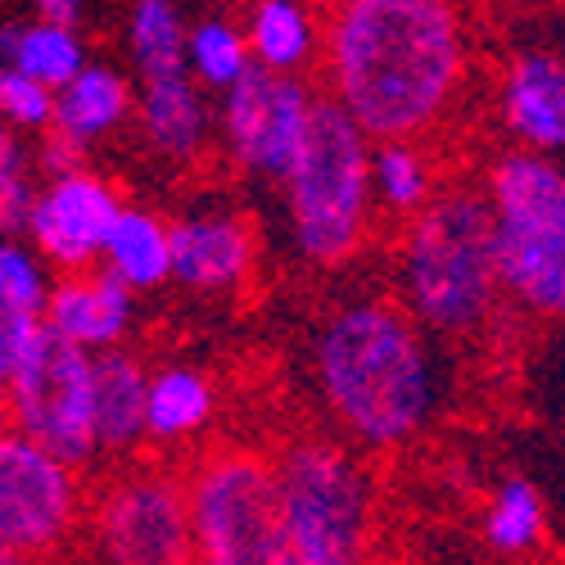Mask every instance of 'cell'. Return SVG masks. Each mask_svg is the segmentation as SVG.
<instances>
[{
    "label": "cell",
    "instance_id": "obj_1",
    "mask_svg": "<svg viewBox=\"0 0 565 565\" xmlns=\"http://www.w3.org/2000/svg\"><path fill=\"white\" fill-rule=\"evenodd\" d=\"M321 96L371 146L430 140L466 96L470 28L444 0H340L321 10Z\"/></svg>",
    "mask_w": 565,
    "mask_h": 565
},
{
    "label": "cell",
    "instance_id": "obj_2",
    "mask_svg": "<svg viewBox=\"0 0 565 565\" xmlns=\"http://www.w3.org/2000/svg\"><path fill=\"white\" fill-rule=\"evenodd\" d=\"M308 375L335 435L366 457L412 448L444 398L430 335L390 295H353L326 312L308 344Z\"/></svg>",
    "mask_w": 565,
    "mask_h": 565
},
{
    "label": "cell",
    "instance_id": "obj_3",
    "mask_svg": "<svg viewBox=\"0 0 565 565\" xmlns=\"http://www.w3.org/2000/svg\"><path fill=\"white\" fill-rule=\"evenodd\" d=\"M398 303L430 340H476L502 312L498 226L480 181H448L394 241Z\"/></svg>",
    "mask_w": 565,
    "mask_h": 565
},
{
    "label": "cell",
    "instance_id": "obj_4",
    "mask_svg": "<svg viewBox=\"0 0 565 565\" xmlns=\"http://www.w3.org/2000/svg\"><path fill=\"white\" fill-rule=\"evenodd\" d=\"M280 507L303 565H375L381 480L340 435L299 430L271 452Z\"/></svg>",
    "mask_w": 565,
    "mask_h": 565
},
{
    "label": "cell",
    "instance_id": "obj_5",
    "mask_svg": "<svg viewBox=\"0 0 565 565\" xmlns=\"http://www.w3.org/2000/svg\"><path fill=\"white\" fill-rule=\"evenodd\" d=\"M286 195L290 249L317 267H349L375 235V195H371V140L358 122L321 96L312 131L290 177L280 181Z\"/></svg>",
    "mask_w": 565,
    "mask_h": 565
},
{
    "label": "cell",
    "instance_id": "obj_6",
    "mask_svg": "<svg viewBox=\"0 0 565 565\" xmlns=\"http://www.w3.org/2000/svg\"><path fill=\"white\" fill-rule=\"evenodd\" d=\"M480 185L498 226L507 303L543 321H565V163L498 150Z\"/></svg>",
    "mask_w": 565,
    "mask_h": 565
},
{
    "label": "cell",
    "instance_id": "obj_7",
    "mask_svg": "<svg viewBox=\"0 0 565 565\" xmlns=\"http://www.w3.org/2000/svg\"><path fill=\"white\" fill-rule=\"evenodd\" d=\"M200 565H303L280 507L271 452L217 444L185 470Z\"/></svg>",
    "mask_w": 565,
    "mask_h": 565
},
{
    "label": "cell",
    "instance_id": "obj_8",
    "mask_svg": "<svg viewBox=\"0 0 565 565\" xmlns=\"http://www.w3.org/2000/svg\"><path fill=\"white\" fill-rule=\"evenodd\" d=\"M86 521L100 565H200L185 476L159 461L109 470Z\"/></svg>",
    "mask_w": 565,
    "mask_h": 565
},
{
    "label": "cell",
    "instance_id": "obj_9",
    "mask_svg": "<svg viewBox=\"0 0 565 565\" xmlns=\"http://www.w3.org/2000/svg\"><path fill=\"white\" fill-rule=\"evenodd\" d=\"M6 426L73 470L96 466V358L45 326L6 381Z\"/></svg>",
    "mask_w": 565,
    "mask_h": 565
},
{
    "label": "cell",
    "instance_id": "obj_10",
    "mask_svg": "<svg viewBox=\"0 0 565 565\" xmlns=\"http://www.w3.org/2000/svg\"><path fill=\"white\" fill-rule=\"evenodd\" d=\"M86 515L82 470L19 430H0V547L28 565L60 556Z\"/></svg>",
    "mask_w": 565,
    "mask_h": 565
},
{
    "label": "cell",
    "instance_id": "obj_11",
    "mask_svg": "<svg viewBox=\"0 0 565 565\" xmlns=\"http://www.w3.org/2000/svg\"><path fill=\"white\" fill-rule=\"evenodd\" d=\"M317 105L321 90L312 82L254 68L217 105V140L226 159L258 181L280 185L303 154Z\"/></svg>",
    "mask_w": 565,
    "mask_h": 565
},
{
    "label": "cell",
    "instance_id": "obj_12",
    "mask_svg": "<svg viewBox=\"0 0 565 565\" xmlns=\"http://www.w3.org/2000/svg\"><path fill=\"white\" fill-rule=\"evenodd\" d=\"M122 209H127L122 191L96 168L51 177L41 181V195L28 222V245L60 276L96 271L105 263V245Z\"/></svg>",
    "mask_w": 565,
    "mask_h": 565
},
{
    "label": "cell",
    "instance_id": "obj_13",
    "mask_svg": "<svg viewBox=\"0 0 565 565\" xmlns=\"http://www.w3.org/2000/svg\"><path fill=\"white\" fill-rule=\"evenodd\" d=\"M493 109L507 150L565 163V55L552 45H515L493 77Z\"/></svg>",
    "mask_w": 565,
    "mask_h": 565
},
{
    "label": "cell",
    "instance_id": "obj_14",
    "mask_svg": "<svg viewBox=\"0 0 565 565\" xmlns=\"http://www.w3.org/2000/svg\"><path fill=\"white\" fill-rule=\"evenodd\" d=\"M258 267V231L235 209H195L172 217V286L200 299L241 295Z\"/></svg>",
    "mask_w": 565,
    "mask_h": 565
},
{
    "label": "cell",
    "instance_id": "obj_15",
    "mask_svg": "<svg viewBox=\"0 0 565 565\" xmlns=\"http://www.w3.org/2000/svg\"><path fill=\"white\" fill-rule=\"evenodd\" d=\"M136 321V295L109 271H77V276H55L51 308H45V326L68 344L86 349L90 358L127 349Z\"/></svg>",
    "mask_w": 565,
    "mask_h": 565
},
{
    "label": "cell",
    "instance_id": "obj_16",
    "mask_svg": "<svg viewBox=\"0 0 565 565\" xmlns=\"http://www.w3.org/2000/svg\"><path fill=\"white\" fill-rule=\"evenodd\" d=\"M136 131L168 163H195L217 140V109L195 77L136 86Z\"/></svg>",
    "mask_w": 565,
    "mask_h": 565
},
{
    "label": "cell",
    "instance_id": "obj_17",
    "mask_svg": "<svg viewBox=\"0 0 565 565\" xmlns=\"http://www.w3.org/2000/svg\"><path fill=\"white\" fill-rule=\"evenodd\" d=\"M136 118V77L118 64L90 60L60 96H55V122L51 131L64 136L73 150L90 154L96 146Z\"/></svg>",
    "mask_w": 565,
    "mask_h": 565
},
{
    "label": "cell",
    "instance_id": "obj_18",
    "mask_svg": "<svg viewBox=\"0 0 565 565\" xmlns=\"http://www.w3.org/2000/svg\"><path fill=\"white\" fill-rule=\"evenodd\" d=\"M217 420V385L204 366L168 362L150 371L146 403V444L150 448H191Z\"/></svg>",
    "mask_w": 565,
    "mask_h": 565
},
{
    "label": "cell",
    "instance_id": "obj_19",
    "mask_svg": "<svg viewBox=\"0 0 565 565\" xmlns=\"http://www.w3.org/2000/svg\"><path fill=\"white\" fill-rule=\"evenodd\" d=\"M245 41L254 68L308 82V73L321 68V10L299 0H258L245 10Z\"/></svg>",
    "mask_w": 565,
    "mask_h": 565
},
{
    "label": "cell",
    "instance_id": "obj_20",
    "mask_svg": "<svg viewBox=\"0 0 565 565\" xmlns=\"http://www.w3.org/2000/svg\"><path fill=\"white\" fill-rule=\"evenodd\" d=\"M146 403L150 366L131 349L96 358V439L100 457H131L146 448Z\"/></svg>",
    "mask_w": 565,
    "mask_h": 565
},
{
    "label": "cell",
    "instance_id": "obj_21",
    "mask_svg": "<svg viewBox=\"0 0 565 565\" xmlns=\"http://www.w3.org/2000/svg\"><path fill=\"white\" fill-rule=\"evenodd\" d=\"M100 271H109L131 295L163 290L172 280V222L146 204H127L114 222Z\"/></svg>",
    "mask_w": 565,
    "mask_h": 565
},
{
    "label": "cell",
    "instance_id": "obj_22",
    "mask_svg": "<svg viewBox=\"0 0 565 565\" xmlns=\"http://www.w3.org/2000/svg\"><path fill=\"white\" fill-rule=\"evenodd\" d=\"M444 185L448 181L439 177V159L430 154L426 140H390V146H371L375 213L390 217L394 226H407L416 213H426Z\"/></svg>",
    "mask_w": 565,
    "mask_h": 565
},
{
    "label": "cell",
    "instance_id": "obj_23",
    "mask_svg": "<svg viewBox=\"0 0 565 565\" xmlns=\"http://www.w3.org/2000/svg\"><path fill=\"white\" fill-rule=\"evenodd\" d=\"M0 55H6L23 77H32L36 86L51 90V96H60V90L90 64L82 32L55 28V23H45L36 14L0 23Z\"/></svg>",
    "mask_w": 565,
    "mask_h": 565
},
{
    "label": "cell",
    "instance_id": "obj_24",
    "mask_svg": "<svg viewBox=\"0 0 565 565\" xmlns=\"http://www.w3.org/2000/svg\"><path fill=\"white\" fill-rule=\"evenodd\" d=\"M185 36H191V19L177 6H168V0H136L127 10V60L136 86L191 77Z\"/></svg>",
    "mask_w": 565,
    "mask_h": 565
},
{
    "label": "cell",
    "instance_id": "obj_25",
    "mask_svg": "<svg viewBox=\"0 0 565 565\" xmlns=\"http://www.w3.org/2000/svg\"><path fill=\"white\" fill-rule=\"evenodd\" d=\"M480 539L502 561H525L547 543V502L530 476H502L480 511Z\"/></svg>",
    "mask_w": 565,
    "mask_h": 565
},
{
    "label": "cell",
    "instance_id": "obj_26",
    "mask_svg": "<svg viewBox=\"0 0 565 565\" xmlns=\"http://www.w3.org/2000/svg\"><path fill=\"white\" fill-rule=\"evenodd\" d=\"M185 60H191V77L209 90V96H226V90H235L254 73V55H249V41H245V19L222 14V10L191 19Z\"/></svg>",
    "mask_w": 565,
    "mask_h": 565
},
{
    "label": "cell",
    "instance_id": "obj_27",
    "mask_svg": "<svg viewBox=\"0 0 565 565\" xmlns=\"http://www.w3.org/2000/svg\"><path fill=\"white\" fill-rule=\"evenodd\" d=\"M55 276L28 241H0V308L45 321Z\"/></svg>",
    "mask_w": 565,
    "mask_h": 565
},
{
    "label": "cell",
    "instance_id": "obj_28",
    "mask_svg": "<svg viewBox=\"0 0 565 565\" xmlns=\"http://www.w3.org/2000/svg\"><path fill=\"white\" fill-rule=\"evenodd\" d=\"M36 159L32 146L10 136L0 146V241H28V222L36 209Z\"/></svg>",
    "mask_w": 565,
    "mask_h": 565
},
{
    "label": "cell",
    "instance_id": "obj_29",
    "mask_svg": "<svg viewBox=\"0 0 565 565\" xmlns=\"http://www.w3.org/2000/svg\"><path fill=\"white\" fill-rule=\"evenodd\" d=\"M0 122L10 131H36V136H45L55 122V96L32 77H23L6 55H0Z\"/></svg>",
    "mask_w": 565,
    "mask_h": 565
},
{
    "label": "cell",
    "instance_id": "obj_30",
    "mask_svg": "<svg viewBox=\"0 0 565 565\" xmlns=\"http://www.w3.org/2000/svg\"><path fill=\"white\" fill-rule=\"evenodd\" d=\"M45 331V321L36 317H23V312H10V308H0V385L14 375V366L28 358L32 340Z\"/></svg>",
    "mask_w": 565,
    "mask_h": 565
},
{
    "label": "cell",
    "instance_id": "obj_31",
    "mask_svg": "<svg viewBox=\"0 0 565 565\" xmlns=\"http://www.w3.org/2000/svg\"><path fill=\"white\" fill-rule=\"evenodd\" d=\"M36 19L55 23V28H73V32H82L86 10L77 6V0H41V6H36Z\"/></svg>",
    "mask_w": 565,
    "mask_h": 565
},
{
    "label": "cell",
    "instance_id": "obj_32",
    "mask_svg": "<svg viewBox=\"0 0 565 565\" xmlns=\"http://www.w3.org/2000/svg\"><path fill=\"white\" fill-rule=\"evenodd\" d=\"M0 565H28L23 556H14V552H6V547H0Z\"/></svg>",
    "mask_w": 565,
    "mask_h": 565
},
{
    "label": "cell",
    "instance_id": "obj_33",
    "mask_svg": "<svg viewBox=\"0 0 565 565\" xmlns=\"http://www.w3.org/2000/svg\"><path fill=\"white\" fill-rule=\"evenodd\" d=\"M0 430H6V385H0Z\"/></svg>",
    "mask_w": 565,
    "mask_h": 565
},
{
    "label": "cell",
    "instance_id": "obj_34",
    "mask_svg": "<svg viewBox=\"0 0 565 565\" xmlns=\"http://www.w3.org/2000/svg\"><path fill=\"white\" fill-rule=\"evenodd\" d=\"M10 136H14V131H10L6 122H0V146H6V140H10Z\"/></svg>",
    "mask_w": 565,
    "mask_h": 565
}]
</instances>
